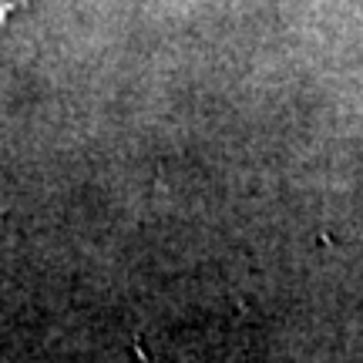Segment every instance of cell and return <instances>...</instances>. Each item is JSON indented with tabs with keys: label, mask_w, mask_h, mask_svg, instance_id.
<instances>
[{
	"label": "cell",
	"mask_w": 363,
	"mask_h": 363,
	"mask_svg": "<svg viewBox=\"0 0 363 363\" xmlns=\"http://www.w3.org/2000/svg\"><path fill=\"white\" fill-rule=\"evenodd\" d=\"M13 4H17V0H0V17H4V13H7V11H11Z\"/></svg>",
	"instance_id": "1"
}]
</instances>
